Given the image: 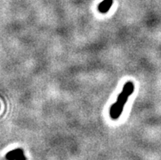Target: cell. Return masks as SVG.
Wrapping results in <instances>:
<instances>
[{"instance_id": "1", "label": "cell", "mask_w": 161, "mask_h": 160, "mask_svg": "<svg viewBox=\"0 0 161 160\" xmlns=\"http://www.w3.org/2000/svg\"><path fill=\"white\" fill-rule=\"evenodd\" d=\"M134 91V85L133 82L129 81L125 84L123 90L118 96L116 102L113 104L110 109V116L112 119H117L121 115L126 102L129 97Z\"/></svg>"}, {"instance_id": "2", "label": "cell", "mask_w": 161, "mask_h": 160, "mask_svg": "<svg viewBox=\"0 0 161 160\" xmlns=\"http://www.w3.org/2000/svg\"><path fill=\"white\" fill-rule=\"evenodd\" d=\"M6 158L8 160H27L23 150L20 148L9 151L6 154Z\"/></svg>"}, {"instance_id": "3", "label": "cell", "mask_w": 161, "mask_h": 160, "mask_svg": "<svg viewBox=\"0 0 161 160\" xmlns=\"http://www.w3.org/2000/svg\"><path fill=\"white\" fill-rule=\"evenodd\" d=\"M113 4V0H103L98 6V10L101 13H106L110 10Z\"/></svg>"}]
</instances>
